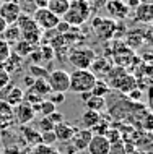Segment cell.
<instances>
[{
  "label": "cell",
  "instance_id": "1",
  "mask_svg": "<svg viewBox=\"0 0 153 154\" xmlns=\"http://www.w3.org/2000/svg\"><path fill=\"white\" fill-rule=\"evenodd\" d=\"M107 86H113L114 89L121 91V93L127 94L129 91H132L134 88H137V80H135L134 75H130L126 68L121 66H113L109 73H107Z\"/></svg>",
  "mask_w": 153,
  "mask_h": 154
},
{
  "label": "cell",
  "instance_id": "2",
  "mask_svg": "<svg viewBox=\"0 0 153 154\" xmlns=\"http://www.w3.org/2000/svg\"><path fill=\"white\" fill-rule=\"evenodd\" d=\"M91 8L88 7V3L85 0H73L70 2L69 10L65 11V15L62 16L65 23H69L70 26H81L83 23H86L91 18Z\"/></svg>",
  "mask_w": 153,
  "mask_h": 154
},
{
  "label": "cell",
  "instance_id": "3",
  "mask_svg": "<svg viewBox=\"0 0 153 154\" xmlns=\"http://www.w3.org/2000/svg\"><path fill=\"white\" fill-rule=\"evenodd\" d=\"M96 57L98 55L94 49L88 47V45H77V47L70 49L67 54V60L73 66V70H88Z\"/></svg>",
  "mask_w": 153,
  "mask_h": 154
},
{
  "label": "cell",
  "instance_id": "4",
  "mask_svg": "<svg viewBox=\"0 0 153 154\" xmlns=\"http://www.w3.org/2000/svg\"><path fill=\"white\" fill-rule=\"evenodd\" d=\"M69 80H70L69 91L81 94V93H90L98 78L90 70H73L72 73H69Z\"/></svg>",
  "mask_w": 153,
  "mask_h": 154
},
{
  "label": "cell",
  "instance_id": "5",
  "mask_svg": "<svg viewBox=\"0 0 153 154\" xmlns=\"http://www.w3.org/2000/svg\"><path fill=\"white\" fill-rule=\"evenodd\" d=\"M16 26L21 31V39L26 41L30 44H38L41 41V29L38 28V24L34 23V20L31 18V15L21 13L16 20Z\"/></svg>",
  "mask_w": 153,
  "mask_h": 154
},
{
  "label": "cell",
  "instance_id": "6",
  "mask_svg": "<svg viewBox=\"0 0 153 154\" xmlns=\"http://www.w3.org/2000/svg\"><path fill=\"white\" fill-rule=\"evenodd\" d=\"M116 26L117 21L113 18H106V16H94L91 20V29L98 36L100 41H113L116 34Z\"/></svg>",
  "mask_w": 153,
  "mask_h": 154
},
{
  "label": "cell",
  "instance_id": "7",
  "mask_svg": "<svg viewBox=\"0 0 153 154\" xmlns=\"http://www.w3.org/2000/svg\"><path fill=\"white\" fill-rule=\"evenodd\" d=\"M31 18L34 20V23L38 24L39 29H43V31L54 29L57 26V23L60 21L59 16H56L47 8H34V13L31 15Z\"/></svg>",
  "mask_w": 153,
  "mask_h": 154
},
{
  "label": "cell",
  "instance_id": "8",
  "mask_svg": "<svg viewBox=\"0 0 153 154\" xmlns=\"http://www.w3.org/2000/svg\"><path fill=\"white\" fill-rule=\"evenodd\" d=\"M47 83L51 93H67L69 86H70V80H69V73L65 70H52L47 75Z\"/></svg>",
  "mask_w": 153,
  "mask_h": 154
},
{
  "label": "cell",
  "instance_id": "9",
  "mask_svg": "<svg viewBox=\"0 0 153 154\" xmlns=\"http://www.w3.org/2000/svg\"><path fill=\"white\" fill-rule=\"evenodd\" d=\"M104 8L109 13V18L116 20V21H124L130 11V8L127 7V3L124 0H107Z\"/></svg>",
  "mask_w": 153,
  "mask_h": 154
},
{
  "label": "cell",
  "instance_id": "10",
  "mask_svg": "<svg viewBox=\"0 0 153 154\" xmlns=\"http://www.w3.org/2000/svg\"><path fill=\"white\" fill-rule=\"evenodd\" d=\"M21 15V5L18 2H13V0H7L0 5V16L3 18V21L7 24H13L16 23L18 16Z\"/></svg>",
  "mask_w": 153,
  "mask_h": 154
},
{
  "label": "cell",
  "instance_id": "11",
  "mask_svg": "<svg viewBox=\"0 0 153 154\" xmlns=\"http://www.w3.org/2000/svg\"><path fill=\"white\" fill-rule=\"evenodd\" d=\"M36 112L33 110V106L28 104L26 101H21L18 106L13 107V117L16 119V122L20 125H28L34 120Z\"/></svg>",
  "mask_w": 153,
  "mask_h": 154
},
{
  "label": "cell",
  "instance_id": "12",
  "mask_svg": "<svg viewBox=\"0 0 153 154\" xmlns=\"http://www.w3.org/2000/svg\"><path fill=\"white\" fill-rule=\"evenodd\" d=\"M93 133L91 130H86V128H75V133H73L72 140L69 141V143H72V148L75 149V151H85L86 148H88V143L90 140H91Z\"/></svg>",
  "mask_w": 153,
  "mask_h": 154
},
{
  "label": "cell",
  "instance_id": "13",
  "mask_svg": "<svg viewBox=\"0 0 153 154\" xmlns=\"http://www.w3.org/2000/svg\"><path fill=\"white\" fill-rule=\"evenodd\" d=\"M122 41H124V44H126L130 51L135 52L139 47H142V45L145 44V39H143V29H139V28L127 29Z\"/></svg>",
  "mask_w": 153,
  "mask_h": 154
},
{
  "label": "cell",
  "instance_id": "14",
  "mask_svg": "<svg viewBox=\"0 0 153 154\" xmlns=\"http://www.w3.org/2000/svg\"><path fill=\"white\" fill-rule=\"evenodd\" d=\"M109 148H111V143L106 140V136L93 135L88 143L86 151H88V154H107L109 152Z\"/></svg>",
  "mask_w": 153,
  "mask_h": 154
},
{
  "label": "cell",
  "instance_id": "15",
  "mask_svg": "<svg viewBox=\"0 0 153 154\" xmlns=\"http://www.w3.org/2000/svg\"><path fill=\"white\" fill-rule=\"evenodd\" d=\"M54 136H56V141H60V143H69L72 140L73 133H75V127H72L67 122H60L57 125H54Z\"/></svg>",
  "mask_w": 153,
  "mask_h": 154
},
{
  "label": "cell",
  "instance_id": "16",
  "mask_svg": "<svg viewBox=\"0 0 153 154\" xmlns=\"http://www.w3.org/2000/svg\"><path fill=\"white\" fill-rule=\"evenodd\" d=\"M135 10V21L137 23H142V24H147L150 26L151 21H153V5H147V3H139L137 7L134 8Z\"/></svg>",
  "mask_w": 153,
  "mask_h": 154
},
{
  "label": "cell",
  "instance_id": "17",
  "mask_svg": "<svg viewBox=\"0 0 153 154\" xmlns=\"http://www.w3.org/2000/svg\"><path fill=\"white\" fill-rule=\"evenodd\" d=\"M113 62L111 60H107L106 57H96L93 62H91V65H90V72H91L94 76L96 75H101V76H107V73L113 70Z\"/></svg>",
  "mask_w": 153,
  "mask_h": 154
},
{
  "label": "cell",
  "instance_id": "18",
  "mask_svg": "<svg viewBox=\"0 0 153 154\" xmlns=\"http://www.w3.org/2000/svg\"><path fill=\"white\" fill-rule=\"evenodd\" d=\"M5 88H7L8 93H7L5 96H3L2 101H5L10 107L18 106V104L23 101V97H24L23 89H21V88H18V86H13V85H7Z\"/></svg>",
  "mask_w": 153,
  "mask_h": 154
},
{
  "label": "cell",
  "instance_id": "19",
  "mask_svg": "<svg viewBox=\"0 0 153 154\" xmlns=\"http://www.w3.org/2000/svg\"><path fill=\"white\" fill-rule=\"evenodd\" d=\"M23 135V140L26 141L30 146H36V144H41V133L33 127H28V125H21L20 127Z\"/></svg>",
  "mask_w": 153,
  "mask_h": 154
},
{
  "label": "cell",
  "instance_id": "20",
  "mask_svg": "<svg viewBox=\"0 0 153 154\" xmlns=\"http://www.w3.org/2000/svg\"><path fill=\"white\" fill-rule=\"evenodd\" d=\"M2 39L5 41L8 45H15L18 42L20 39H21V31H20V28L16 26V24H8L5 28V31L2 32Z\"/></svg>",
  "mask_w": 153,
  "mask_h": 154
},
{
  "label": "cell",
  "instance_id": "21",
  "mask_svg": "<svg viewBox=\"0 0 153 154\" xmlns=\"http://www.w3.org/2000/svg\"><path fill=\"white\" fill-rule=\"evenodd\" d=\"M23 66V57H20V55H16L15 52H11L10 55H8V59L3 62V70L10 75H13V73H16L20 68Z\"/></svg>",
  "mask_w": 153,
  "mask_h": 154
},
{
  "label": "cell",
  "instance_id": "22",
  "mask_svg": "<svg viewBox=\"0 0 153 154\" xmlns=\"http://www.w3.org/2000/svg\"><path fill=\"white\" fill-rule=\"evenodd\" d=\"M28 89H30L31 93L38 94L39 97H43V99H46L49 96V93H51V88H49V83H47L46 78H36L34 83H33V86Z\"/></svg>",
  "mask_w": 153,
  "mask_h": 154
},
{
  "label": "cell",
  "instance_id": "23",
  "mask_svg": "<svg viewBox=\"0 0 153 154\" xmlns=\"http://www.w3.org/2000/svg\"><path fill=\"white\" fill-rule=\"evenodd\" d=\"M69 5L70 2L69 0H47V10L52 11L56 16H59V18H62V16L65 15V11L69 10Z\"/></svg>",
  "mask_w": 153,
  "mask_h": 154
},
{
  "label": "cell",
  "instance_id": "24",
  "mask_svg": "<svg viewBox=\"0 0 153 154\" xmlns=\"http://www.w3.org/2000/svg\"><path fill=\"white\" fill-rule=\"evenodd\" d=\"M80 122H81V127H83V128H86V130H91L94 125L100 122V112H94V110L86 109L83 114H81Z\"/></svg>",
  "mask_w": 153,
  "mask_h": 154
},
{
  "label": "cell",
  "instance_id": "25",
  "mask_svg": "<svg viewBox=\"0 0 153 154\" xmlns=\"http://www.w3.org/2000/svg\"><path fill=\"white\" fill-rule=\"evenodd\" d=\"M36 49V44H30V42H26V41H23V39H20L18 42H16L13 45V49H11V52H15L16 55H20V57H28L30 54L33 52Z\"/></svg>",
  "mask_w": 153,
  "mask_h": 154
},
{
  "label": "cell",
  "instance_id": "26",
  "mask_svg": "<svg viewBox=\"0 0 153 154\" xmlns=\"http://www.w3.org/2000/svg\"><path fill=\"white\" fill-rule=\"evenodd\" d=\"M85 104H86V109L94 110V112H100V114H101V110L106 109V99L104 97H100V96H93L91 94L85 101Z\"/></svg>",
  "mask_w": 153,
  "mask_h": 154
},
{
  "label": "cell",
  "instance_id": "27",
  "mask_svg": "<svg viewBox=\"0 0 153 154\" xmlns=\"http://www.w3.org/2000/svg\"><path fill=\"white\" fill-rule=\"evenodd\" d=\"M56 107H57V106H54V104L46 97V99H43L41 102L34 104V106H33V110L38 112V114H41L43 117H47L49 114H52V112L56 110Z\"/></svg>",
  "mask_w": 153,
  "mask_h": 154
},
{
  "label": "cell",
  "instance_id": "28",
  "mask_svg": "<svg viewBox=\"0 0 153 154\" xmlns=\"http://www.w3.org/2000/svg\"><path fill=\"white\" fill-rule=\"evenodd\" d=\"M109 91H111V88L107 86L106 81L96 80V83H94V86L91 88V91H90V93H91L93 96H100V97H104V96L109 93Z\"/></svg>",
  "mask_w": 153,
  "mask_h": 154
},
{
  "label": "cell",
  "instance_id": "29",
  "mask_svg": "<svg viewBox=\"0 0 153 154\" xmlns=\"http://www.w3.org/2000/svg\"><path fill=\"white\" fill-rule=\"evenodd\" d=\"M30 154H59L56 148L49 146V144H36V146H31V152Z\"/></svg>",
  "mask_w": 153,
  "mask_h": 154
},
{
  "label": "cell",
  "instance_id": "30",
  "mask_svg": "<svg viewBox=\"0 0 153 154\" xmlns=\"http://www.w3.org/2000/svg\"><path fill=\"white\" fill-rule=\"evenodd\" d=\"M30 75L33 78H47L49 70L43 68V66H39V65H31L30 66Z\"/></svg>",
  "mask_w": 153,
  "mask_h": 154
},
{
  "label": "cell",
  "instance_id": "31",
  "mask_svg": "<svg viewBox=\"0 0 153 154\" xmlns=\"http://www.w3.org/2000/svg\"><path fill=\"white\" fill-rule=\"evenodd\" d=\"M52 130H54V123L47 117H43L38 122V131L39 133H46V131H52Z\"/></svg>",
  "mask_w": 153,
  "mask_h": 154
},
{
  "label": "cell",
  "instance_id": "32",
  "mask_svg": "<svg viewBox=\"0 0 153 154\" xmlns=\"http://www.w3.org/2000/svg\"><path fill=\"white\" fill-rule=\"evenodd\" d=\"M11 54V49H10V45H8L3 39H0V62H5L8 59V55Z\"/></svg>",
  "mask_w": 153,
  "mask_h": 154
},
{
  "label": "cell",
  "instance_id": "33",
  "mask_svg": "<svg viewBox=\"0 0 153 154\" xmlns=\"http://www.w3.org/2000/svg\"><path fill=\"white\" fill-rule=\"evenodd\" d=\"M107 154H127V148L122 141H117V143H113L109 148V152Z\"/></svg>",
  "mask_w": 153,
  "mask_h": 154
},
{
  "label": "cell",
  "instance_id": "34",
  "mask_svg": "<svg viewBox=\"0 0 153 154\" xmlns=\"http://www.w3.org/2000/svg\"><path fill=\"white\" fill-rule=\"evenodd\" d=\"M104 136H106V140L109 141L111 144H113V143H117V141H122L119 130H113V128H107V131L104 133Z\"/></svg>",
  "mask_w": 153,
  "mask_h": 154
},
{
  "label": "cell",
  "instance_id": "35",
  "mask_svg": "<svg viewBox=\"0 0 153 154\" xmlns=\"http://www.w3.org/2000/svg\"><path fill=\"white\" fill-rule=\"evenodd\" d=\"M47 99L54 104V106H59V104H62L65 101V94L64 93H49Z\"/></svg>",
  "mask_w": 153,
  "mask_h": 154
},
{
  "label": "cell",
  "instance_id": "36",
  "mask_svg": "<svg viewBox=\"0 0 153 154\" xmlns=\"http://www.w3.org/2000/svg\"><path fill=\"white\" fill-rule=\"evenodd\" d=\"M41 143H43V144H49V146H52V144L56 143V136H54V131L41 133Z\"/></svg>",
  "mask_w": 153,
  "mask_h": 154
},
{
  "label": "cell",
  "instance_id": "37",
  "mask_svg": "<svg viewBox=\"0 0 153 154\" xmlns=\"http://www.w3.org/2000/svg\"><path fill=\"white\" fill-rule=\"evenodd\" d=\"M88 3V7L91 8V11H96V10H101L103 7L106 5L107 0H85Z\"/></svg>",
  "mask_w": 153,
  "mask_h": 154
},
{
  "label": "cell",
  "instance_id": "38",
  "mask_svg": "<svg viewBox=\"0 0 153 154\" xmlns=\"http://www.w3.org/2000/svg\"><path fill=\"white\" fill-rule=\"evenodd\" d=\"M70 28H72V26H70L69 23H65L64 20L60 18V21L57 23V26L54 28V29L57 31V34H65V32H70Z\"/></svg>",
  "mask_w": 153,
  "mask_h": 154
},
{
  "label": "cell",
  "instance_id": "39",
  "mask_svg": "<svg viewBox=\"0 0 153 154\" xmlns=\"http://www.w3.org/2000/svg\"><path fill=\"white\" fill-rule=\"evenodd\" d=\"M0 115H5V117H11L13 115V109L5 101H2V99H0Z\"/></svg>",
  "mask_w": 153,
  "mask_h": 154
},
{
  "label": "cell",
  "instance_id": "40",
  "mask_svg": "<svg viewBox=\"0 0 153 154\" xmlns=\"http://www.w3.org/2000/svg\"><path fill=\"white\" fill-rule=\"evenodd\" d=\"M7 85H10V75L2 68V70H0V91L5 88Z\"/></svg>",
  "mask_w": 153,
  "mask_h": 154
},
{
  "label": "cell",
  "instance_id": "41",
  "mask_svg": "<svg viewBox=\"0 0 153 154\" xmlns=\"http://www.w3.org/2000/svg\"><path fill=\"white\" fill-rule=\"evenodd\" d=\"M47 119L51 120V122H52L54 125H57V123L64 122V115H62V112H57V110H54L52 114H49V115H47Z\"/></svg>",
  "mask_w": 153,
  "mask_h": 154
},
{
  "label": "cell",
  "instance_id": "42",
  "mask_svg": "<svg viewBox=\"0 0 153 154\" xmlns=\"http://www.w3.org/2000/svg\"><path fill=\"white\" fill-rule=\"evenodd\" d=\"M3 154H28V152L24 151V149L18 148V146H10V148H5Z\"/></svg>",
  "mask_w": 153,
  "mask_h": 154
},
{
  "label": "cell",
  "instance_id": "43",
  "mask_svg": "<svg viewBox=\"0 0 153 154\" xmlns=\"http://www.w3.org/2000/svg\"><path fill=\"white\" fill-rule=\"evenodd\" d=\"M34 80H36V78H33L31 75H26V76L23 78V85L26 86V88H31L33 83H34Z\"/></svg>",
  "mask_w": 153,
  "mask_h": 154
},
{
  "label": "cell",
  "instance_id": "44",
  "mask_svg": "<svg viewBox=\"0 0 153 154\" xmlns=\"http://www.w3.org/2000/svg\"><path fill=\"white\" fill-rule=\"evenodd\" d=\"M10 125V117H5V115H0V128H7Z\"/></svg>",
  "mask_w": 153,
  "mask_h": 154
},
{
  "label": "cell",
  "instance_id": "45",
  "mask_svg": "<svg viewBox=\"0 0 153 154\" xmlns=\"http://www.w3.org/2000/svg\"><path fill=\"white\" fill-rule=\"evenodd\" d=\"M47 0H34V8H46Z\"/></svg>",
  "mask_w": 153,
  "mask_h": 154
},
{
  "label": "cell",
  "instance_id": "46",
  "mask_svg": "<svg viewBox=\"0 0 153 154\" xmlns=\"http://www.w3.org/2000/svg\"><path fill=\"white\" fill-rule=\"evenodd\" d=\"M126 3H127V7H129V8H135L139 5V0H127Z\"/></svg>",
  "mask_w": 153,
  "mask_h": 154
},
{
  "label": "cell",
  "instance_id": "47",
  "mask_svg": "<svg viewBox=\"0 0 153 154\" xmlns=\"http://www.w3.org/2000/svg\"><path fill=\"white\" fill-rule=\"evenodd\" d=\"M7 26H8V24H7L5 21H3V18L0 16V36H2V32L5 31V28H7Z\"/></svg>",
  "mask_w": 153,
  "mask_h": 154
},
{
  "label": "cell",
  "instance_id": "48",
  "mask_svg": "<svg viewBox=\"0 0 153 154\" xmlns=\"http://www.w3.org/2000/svg\"><path fill=\"white\" fill-rule=\"evenodd\" d=\"M139 3H147V5H151L153 0H139Z\"/></svg>",
  "mask_w": 153,
  "mask_h": 154
},
{
  "label": "cell",
  "instance_id": "49",
  "mask_svg": "<svg viewBox=\"0 0 153 154\" xmlns=\"http://www.w3.org/2000/svg\"><path fill=\"white\" fill-rule=\"evenodd\" d=\"M72 154H73V152H72ZM75 154H80V152H78V151H75Z\"/></svg>",
  "mask_w": 153,
  "mask_h": 154
}]
</instances>
